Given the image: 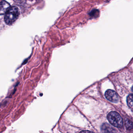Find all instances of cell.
<instances>
[{
    "label": "cell",
    "mask_w": 133,
    "mask_h": 133,
    "mask_svg": "<svg viewBox=\"0 0 133 133\" xmlns=\"http://www.w3.org/2000/svg\"><path fill=\"white\" fill-rule=\"evenodd\" d=\"M19 15V10L17 7H10L5 15V22L7 25H11L17 19Z\"/></svg>",
    "instance_id": "cell-1"
},
{
    "label": "cell",
    "mask_w": 133,
    "mask_h": 133,
    "mask_svg": "<svg viewBox=\"0 0 133 133\" xmlns=\"http://www.w3.org/2000/svg\"><path fill=\"white\" fill-rule=\"evenodd\" d=\"M107 119L111 124L115 127L120 128L123 125V120L120 115L116 111H111L109 113Z\"/></svg>",
    "instance_id": "cell-2"
},
{
    "label": "cell",
    "mask_w": 133,
    "mask_h": 133,
    "mask_svg": "<svg viewBox=\"0 0 133 133\" xmlns=\"http://www.w3.org/2000/svg\"><path fill=\"white\" fill-rule=\"evenodd\" d=\"M105 97L113 103H117L119 101V97L117 93L112 90H108L105 93Z\"/></svg>",
    "instance_id": "cell-3"
},
{
    "label": "cell",
    "mask_w": 133,
    "mask_h": 133,
    "mask_svg": "<svg viewBox=\"0 0 133 133\" xmlns=\"http://www.w3.org/2000/svg\"><path fill=\"white\" fill-rule=\"evenodd\" d=\"M103 133H115L116 130L110 125L107 123H104L101 128Z\"/></svg>",
    "instance_id": "cell-4"
},
{
    "label": "cell",
    "mask_w": 133,
    "mask_h": 133,
    "mask_svg": "<svg viewBox=\"0 0 133 133\" xmlns=\"http://www.w3.org/2000/svg\"><path fill=\"white\" fill-rule=\"evenodd\" d=\"M10 8V4L8 2L5 1H2L1 3V15L5 14Z\"/></svg>",
    "instance_id": "cell-5"
},
{
    "label": "cell",
    "mask_w": 133,
    "mask_h": 133,
    "mask_svg": "<svg viewBox=\"0 0 133 133\" xmlns=\"http://www.w3.org/2000/svg\"><path fill=\"white\" fill-rule=\"evenodd\" d=\"M128 106L133 111V94L129 95L127 98Z\"/></svg>",
    "instance_id": "cell-6"
},
{
    "label": "cell",
    "mask_w": 133,
    "mask_h": 133,
    "mask_svg": "<svg viewBox=\"0 0 133 133\" xmlns=\"http://www.w3.org/2000/svg\"><path fill=\"white\" fill-rule=\"evenodd\" d=\"M125 125L126 129L129 130L132 129L133 128V123L129 119H126L125 120Z\"/></svg>",
    "instance_id": "cell-7"
},
{
    "label": "cell",
    "mask_w": 133,
    "mask_h": 133,
    "mask_svg": "<svg viewBox=\"0 0 133 133\" xmlns=\"http://www.w3.org/2000/svg\"><path fill=\"white\" fill-rule=\"evenodd\" d=\"M79 133H95L92 131H89V130H83L81 131Z\"/></svg>",
    "instance_id": "cell-8"
},
{
    "label": "cell",
    "mask_w": 133,
    "mask_h": 133,
    "mask_svg": "<svg viewBox=\"0 0 133 133\" xmlns=\"http://www.w3.org/2000/svg\"><path fill=\"white\" fill-rule=\"evenodd\" d=\"M132 91L133 92V86L132 87Z\"/></svg>",
    "instance_id": "cell-9"
}]
</instances>
